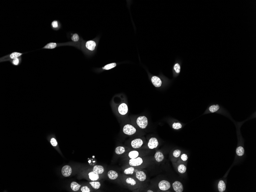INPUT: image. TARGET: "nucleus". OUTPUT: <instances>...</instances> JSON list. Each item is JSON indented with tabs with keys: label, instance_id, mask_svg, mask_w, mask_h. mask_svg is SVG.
<instances>
[{
	"label": "nucleus",
	"instance_id": "nucleus-2",
	"mask_svg": "<svg viewBox=\"0 0 256 192\" xmlns=\"http://www.w3.org/2000/svg\"><path fill=\"white\" fill-rule=\"evenodd\" d=\"M123 132L128 135H131L136 132V129L132 125L127 124L124 126L123 129Z\"/></svg>",
	"mask_w": 256,
	"mask_h": 192
},
{
	"label": "nucleus",
	"instance_id": "nucleus-14",
	"mask_svg": "<svg viewBox=\"0 0 256 192\" xmlns=\"http://www.w3.org/2000/svg\"><path fill=\"white\" fill-rule=\"evenodd\" d=\"M93 171L98 174H101L104 171V169L103 166L101 165H95L93 168Z\"/></svg>",
	"mask_w": 256,
	"mask_h": 192
},
{
	"label": "nucleus",
	"instance_id": "nucleus-32",
	"mask_svg": "<svg viewBox=\"0 0 256 192\" xmlns=\"http://www.w3.org/2000/svg\"><path fill=\"white\" fill-rule=\"evenodd\" d=\"M126 182L128 184H131V186H134L136 184V182L134 179L132 178H129L126 180Z\"/></svg>",
	"mask_w": 256,
	"mask_h": 192
},
{
	"label": "nucleus",
	"instance_id": "nucleus-36",
	"mask_svg": "<svg viewBox=\"0 0 256 192\" xmlns=\"http://www.w3.org/2000/svg\"><path fill=\"white\" fill-rule=\"evenodd\" d=\"M81 191L82 192H90V189L87 186H82L81 188Z\"/></svg>",
	"mask_w": 256,
	"mask_h": 192
},
{
	"label": "nucleus",
	"instance_id": "nucleus-1",
	"mask_svg": "<svg viewBox=\"0 0 256 192\" xmlns=\"http://www.w3.org/2000/svg\"><path fill=\"white\" fill-rule=\"evenodd\" d=\"M136 123L140 128L144 129L148 125V119L144 116L139 117L136 120Z\"/></svg>",
	"mask_w": 256,
	"mask_h": 192
},
{
	"label": "nucleus",
	"instance_id": "nucleus-25",
	"mask_svg": "<svg viewBox=\"0 0 256 192\" xmlns=\"http://www.w3.org/2000/svg\"><path fill=\"white\" fill-rule=\"evenodd\" d=\"M89 184H91L92 187L95 189H99L101 187V183L99 182L93 181L89 182Z\"/></svg>",
	"mask_w": 256,
	"mask_h": 192
},
{
	"label": "nucleus",
	"instance_id": "nucleus-20",
	"mask_svg": "<svg viewBox=\"0 0 256 192\" xmlns=\"http://www.w3.org/2000/svg\"><path fill=\"white\" fill-rule=\"evenodd\" d=\"M71 188L73 191H76L79 190L81 185L76 182H73L71 184Z\"/></svg>",
	"mask_w": 256,
	"mask_h": 192
},
{
	"label": "nucleus",
	"instance_id": "nucleus-27",
	"mask_svg": "<svg viewBox=\"0 0 256 192\" xmlns=\"http://www.w3.org/2000/svg\"><path fill=\"white\" fill-rule=\"evenodd\" d=\"M57 44L55 43H49L46 45L43 48L49 49H53L56 47Z\"/></svg>",
	"mask_w": 256,
	"mask_h": 192
},
{
	"label": "nucleus",
	"instance_id": "nucleus-19",
	"mask_svg": "<svg viewBox=\"0 0 256 192\" xmlns=\"http://www.w3.org/2000/svg\"><path fill=\"white\" fill-rule=\"evenodd\" d=\"M218 191L220 192H223L226 189V185L224 181H220L218 184Z\"/></svg>",
	"mask_w": 256,
	"mask_h": 192
},
{
	"label": "nucleus",
	"instance_id": "nucleus-35",
	"mask_svg": "<svg viewBox=\"0 0 256 192\" xmlns=\"http://www.w3.org/2000/svg\"><path fill=\"white\" fill-rule=\"evenodd\" d=\"M50 143L51 145L53 147H56L58 145L57 141L54 138H51V139Z\"/></svg>",
	"mask_w": 256,
	"mask_h": 192
},
{
	"label": "nucleus",
	"instance_id": "nucleus-33",
	"mask_svg": "<svg viewBox=\"0 0 256 192\" xmlns=\"http://www.w3.org/2000/svg\"><path fill=\"white\" fill-rule=\"evenodd\" d=\"M181 154V151L180 150V149H176L175 150H174L173 153V156L176 158L180 157Z\"/></svg>",
	"mask_w": 256,
	"mask_h": 192
},
{
	"label": "nucleus",
	"instance_id": "nucleus-30",
	"mask_svg": "<svg viewBox=\"0 0 256 192\" xmlns=\"http://www.w3.org/2000/svg\"><path fill=\"white\" fill-rule=\"evenodd\" d=\"M21 59H20V58H15L14 59L11 60V62L13 65L17 66L19 65L21 63Z\"/></svg>",
	"mask_w": 256,
	"mask_h": 192
},
{
	"label": "nucleus",
	"instance_id": "nucleus-17",
	"mask_svg": "<svg viewBox=\"0 0 256 192\" xmlns=\"http://www.w3.org/2000/svg\"><path fill=\"white\" fill-rule=\"evenodd\" d=\"M155 158L156 161L158 162H160L163 160L164 156L161 152L157 151L155 154Z\"/></svg>",
	"mask_w": 256,
	"mask_h": 192
},
{
	"label": "nucleus",
	"instance_id": "nucleus-5",
	"mask_svg": "<svg viewBox=\"0 0 256 192\" xmlns=\"http://www.w3.org/2000/svg\"><path fill=\"white\" fill-rule=\"evenodd\" d=\"M143 162V159L140 157H138L136 158L131 159L129 161V164L132 166H138L141 165Z\"/></svg>",
	"mask_w": 256,
	"mask_h": 192
},
{
	"label": "nucleus",
	"instance_id": "nucleus-6",
	"mask_svg": "<svg viewBox=\"0 0 256 192\" xmlns=\"http://www.w3.org/2000/svg\"><path fill=\"white\" fill-rule=\"evenodd\" d=\"M143 143V141L141 139H135L131 141V145L133 149H137L141 147Z\"/></svg>",
	"mask_w": 256,
	"mask_h": 192
},
{
	"label": "nucleus",
	"instance_id": "nucleus-34",
	"mask_svg": "<svg viewBox=\"0 0 256 192\" xmlns=\"http://www.w3.org/2000/svg\"><path fill=\"white\" fill-rule=\"evenodd\" d=\"M71 39L74 42H77L79 39V36L76 33L73 34V35Z\"/></svg>",
	"mask_w": 256,
	"mask_h": 192
},
{
	"label": "nucleus",
	"instance_id": "nucleus-28",
	"mask_svg": "<svg viewBox=\"0 0 256 192\" xmlns=\"http://www.w3.org/2000/svg\"><path fill=\"white\" fill-rule=\"evenodd\" d=\"M172 128L174 130H179L182 128V125L180 122H174L172 124Z\"/></svg>",
	"mask_w": 256,
	"mask_h": 192
},
{
	"label": "nucleus",
	"instance_id": "nucleus-26",
	"mask_svg": "<svg viewBox=\"0 0 256 192\" xmlns=\"http://www.w3.org/2000/svg\"><path fill=\"white\" fill-rule=\"evenodd\" d=\"M181 65L178 63H176L174 64L173 66V69L176 74H179L181 71Z\"/></svg>",
	"mask_w": 256,
	"mask_h": 192
},
{
	"label": "nucleus",
	"instance_id": "nucleus-12",
	"mask_svg": "<svg viewBox=\"0 0 256 192\" xmlns=\"http://www.w3.org/2000/svg\"><path fill=\"white\" fill-rule=\"evenodd\" d=\"M23 54V53L18 52H14L12 53H11L9 55V56L5 57V58L4 59V60H7V59H9L13 60V59H14L15 58H19Z\"/></svg>",
	"mask_w": 256,
	"mask_h": 192
},
{
	"label": "nucleus",
	"instance_id": "nucleus-21",
	"mask_svg": "<svg viewBox=\"0 0 256 192\" xmlns=\"http://www.w3.org/2000/svg\"><path fill=\"white\" fill-rule=\"evenodd\" d=\"M125 151V148L122 146H119L115 149V153L117 155L122 154Z\"/></svg>",
	"mask_w": 256,
	"mask_h": 192
},
{
	"label": "nucleus",
	"instance_id": "nucleus-16",
	"mask_svg": "<svg viewBox=\"0 0 256 192\" xmlns=\"http://www.w3.org/2000/svg\"><path fill=\"white\" fill-rule=\"evenodd\" d=\"M108 177L110 180H115L118 178V174L117 172L114 170H110L107 173Z\"/></svg>",
	"mask_w": 256,
	"mask_h": 192
},
{
	"label": "nucleus",
	"instance_id": "nucleus-29",
	"mask_svg": "<svg viewBox=\"0 0 256 192\" xmlns=\"http://www.w3.org/2000/svg\"><path fill=\"white\" fill-rule=\"evenodd\" d=\"M134 168L133 167H129L128 168L124 171V173L126 175H132L134 171Z\"/></svg>",
	"mask_w": 256,
	"mask_h": 192
},
{
	"label": "nucleus",
	"instance_id": "nucleus-4",
	"mask_svg": "<svg viewBox=\"0 0 256 192\" xmlns=\"http://www.w3.org/2000/svg\"><path fill=\"white\" fill-rule=\"evenodd\" d=\"M159 188L160 190L165 191L169 189L171 187L170 182L167 181L162 180L159 183Z\"/></svg>",
	"mask_w": 256,
	"mask_h": 192
},
{
	"label": "nucleus",
	"instance_id": "nucleus-24",
	"mask_svg": "<svg viewBox=\"0 0 256 192\" xmlns=\"http://www.w3.org/2000/svg\"><path fill=\"white\" fill-rule=\"evenodd\" d=\"M244 149L242 146H240L237 148V149H236V153L239 156H242L244 154Z\"/></svg>",
	"mask_w": 256,
	"mask_h": 192
},
{
	"label": "nucleus",
	"instance_id": "nucleus-40",
	"mask_svg": "<svg viewBox=\"0 0 256 192\" xmlns=\"http://www.w3.org/2000/svg\"><path fill=\"white\" fill-rule=\"evenodd\" d=\"M89 163H91V161H90H90H89Z\"/></svg>",
	"mask_w": 256,
	"mask_h": 192
},
{
	"label": "nucleus",
	"instance_id": "nucleus-31",
	"mask_svg": "<svg viewBox=\"0 0 256 192\" xmlns=\"http://www.w3.org/2000/svg\"><path fill=\"white\" fill-rule=\"evenodd\" d=\"M116 66V63H110V64H108L107 65H106L103 68V69H105V70H109V69H110L114 68V67H115Z\"/></svg>",
	"mask_w": 256,
	"mask_h": 192
},
{
	"label": "nucleus",
	"instance_id": "nucleus-39",
	"mask_svg": "<svg viewBox=\"0 0 256 192\" xmlns=\"http://www.w3.org/2000/svg\"><path fill=\"white\" fill-rule=\"evenodd\" d=\"M147 192H153V191H152V190H148V191H147Z\"/></svg>",
	"mask_w": 256,
	"mask_h": 192
},
{
	"label": "nucleus",
	"instance_id": "nucleus-8",
	"mask_svg": "<svg viewBox=\"0 0 256 192\" xmlns=\"http://www.w3.org/2000/svg\"><path fill=\"white\" fill-rule=\"evenodd\" d=\"M158 142L156 138H152L150 139L148 143V146L150 149H153L157 147L158 145Z\"/></svg>",
	"mask_w": 256,
	"mask_h": 192
},
{
	"label": "nucleus",
	"instance_id": "nucleus-22",
	"mask_svg": "<svg viewBox=\"0 0 256 192\" xmlns=\"http://www.w3.org/2000/svg\"><path fill=\"white\" fill-rule=\"evenodd\" d=\"M139 156V153L137 151H132L129 153V156L131 159L136 158Z\"/></svg>",
	"mask_w": 256,
	"mask_h": 192
},
{
	"label": "nucleus",
	"instance_id": "nucleus-11",
	"mask_svg": "<svg viewBox=\"0 0 256 192\" xmlns=\"http://www.w3.org/2000/svg\"><path fill=\"white\" fill-rule=\"evenodd\" d=\"M136 178L140 181H144L146 180L147 176L145 173L142 171H138L136 173Z\"/></svg>",
	"mask_w": 256,
	"mask_h": 192
},
{
	"label": "nucleus",
	"instance_id": "nucleus-9",
	"mask_svg": "<svg viewBox=\"0 0 256 192\" xmlns=\"http://www.w3.org/2000/svg\"><path fill=\"white\" fill-rule=\"evenodd\" d=\"M173 187L174 191L176 192H182L183 191V184L180 182L176 181L173 184Z\"/></svg>",
	"mask_w": 256,
	"mask_h": 192
},
{
	"label": "nucleus",
	"instance_id": "nucleus-37",
	"mask_svg": "<svg viewBox=\"0 0 256 192\" xmlns=\"http://www.w3.org/2000/svg\"><path fill=\"white\" fill-rule=\"evenodd\" d=\"M180 158H181V160L183 161H186L188 160V156L186 154H185V153H184V154H183L181 155Z\"/></svg>",
	"mask_w": 256,
	"mask_h": 192
},
{
	"label": "nucleus",
	"instance_id": "nucleus-18",
	"mask_svg": "<svg viewBox=\"0 0 256 192\" xmlns=\"http://www.w3.org/2000/svg\"><path fill=\"white\" fill-rule=\"evenodd\" d=\"M88 175H89V178L92 181H96L98 180L99 178V174L96 173L93 171L89 173Z\"/></svg>",
	"mask_w": 256,
	"mask_h": 192
},
{
	"label": "nucleus",
	"instance_id": "nucleus-13",
	"mask_svg": "<svg viewBox=\"0 0 256 192\" xmlns=\"http://www.w3.org/2000/svg\"><path fill=\"white\" fill-rule=\"evenodd\" d=\"M152 83L156 87H159L162 84L160 79L158 77L154 76L152 78Z\"/></svg>",
	"mask_w": 256,
	"mask_h": 192
},
{
	"label": "nucleus",
	"instance_id": "nucleus-15",
	"mask_svg": "<svg viewBox=\"0 0 256 192\" xmlns=\"http://www.w3.org/2000/svg\"><path fill=\"white\" fill-rule=\"evenodd\" d=\"M96 43L95 42L92 40L87 41L86 44V47L88 50L93 51L95 49Z\"/></svg>",
	"mask_w": 256,
	"mask_h": 192
},
{
	"label": "nucleus",
	"instance_id": "nucleus-23",
	"mask_svg": "<svg viewBox=\"0 0 256 192\" xmlns=\"http://www.w3.org/2000/svg\"><path fill=\"white\" fill-rule=\"evenodd\" d=\"M186 170V167L184 164H180L178 166V170L180 173L183 174L185 173Z\"/></svg>",
	"mask_w": 256,
	"mask_h": 192
},
{
	"label": "nucleus",
	"instance_id": "nucleus-38",
	"mask_svg": "<svg viewBox=\"0 0 256 192\" xmlns=\"http://www.w3.org/2000/svg\"><path fill=\"white\" fill-rule=\"evenodd\" d=\"M51 25L53 28H57L58 27V22L56 21H53L51 23Z\"/></svg>",
	"mask_w": 256,
	"mask_h": 192
},
{
	"label": "nucleus",
	"instance_id": "nucleus-3",
	"mask_svg": "<svg viewBox=\"0 0 256 192\" xmlns=\"http://www.w3.org/2000/svg\"><path fill=\"white\" fill-rule=\"evenodd\" d=\"M221 109V106L218 104H211L207 108V109L205 112V114H207L209 113H214L218 112L220 111Z\"/></svg>",
	"mask_w": 256,
	"mask_h": 192
},
{
	"label": "nucleus",
	"instance_id": "nucleus-10",
	"mask_svg": "<svg viewBox=\"0 0 256 192\" xmlns=\"http://www.w3.org/2000/svg\"><path fill=\"white\" fill-rule=\"evenodd\" d=\"M118 111L119 114L122 115H125L127 114L128 111V107L126 104L122 103L118 108Z\"/></svg>",
	"mask_w": 256,
	"mask_h": 192
},
{
	"label": "nucleus",
	"instance_id": "nucleus-7",
	"mask_svg": "<svg viewBox=\"0 0 256 192\" xmlns=\"http://www.w3.org/2000/svg\"><path fill=\"white\" fill-rule=\"evenodd\" d=\"M71 168L69 165H66L62 168L61 173L63 176L65 177H68L71 175L72 173Z\"/></svg>",
	"mask_w": 256,
	"mask_h": 192
}]
</instances>
